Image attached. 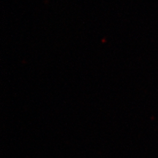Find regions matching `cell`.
<instances>
[]
</instances>
